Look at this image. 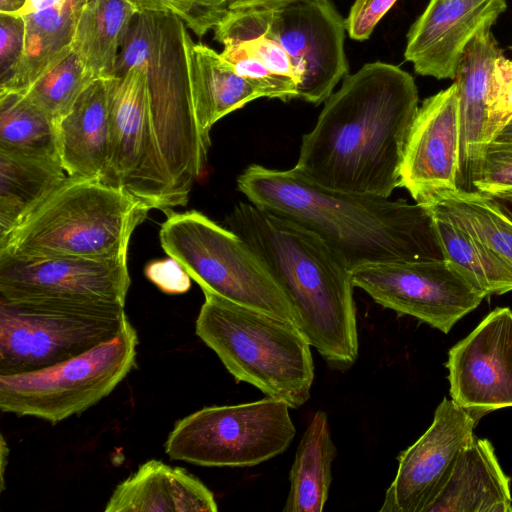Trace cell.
<instances>
[{
	"label": "cell",
	"mask_w": 512,
	"mask_h": 512,
	"mask_svg": "<svg viewBox=\"0 0 512 512\" xmlns=\"http://www.w3.org/2000/svg\"><path fill=\"white\" fill-rule=\"evenodd\" d=\"M419 108L414 78L381 61L344 77L303 135L294 168L324 186L389 198L400 187L406 141Z\"/></svg>",
	"instance_id": "cell-1"
},
{
	"label": "cell",
	"mask_w": 512,
	"mask_h": 512,
	"mask_svg": "<svg viewBox=\"0 0 512 512\" xmlns=\"http://www.w3.org/2000/svg\"><path fill=\"white\" fill-rule=\"evenodd\" d=\"M249 202L318 235L353 269L370 263L443 259L429 207L333 189L296 168L248 166L237 178Z\"/></svg>",
	"instance_id": "cell-2"
},
{
	"label": "cell",
	"mask_w": 512,
	"mask_h": 512,
	"mask_svg": "<svg viewBox=\"0 0 512 512\" xmlns=\"http://www.w3.org/2000/svg\"><path fill=\"white\" fill-rule=\"evenodd\" d=\"M226 224L266 266L309 344L332 369H349L359 348L355 286L340 256L312 231L251 202L236 205Z\"/></svg>",
	"instance_id": "cell-3"
},
{
	"label": "cell",
	"mask_w": 512,
	"mask_h": 512,
	"mask_svg": "<svg viewBox=\"0 0 512 512\" xmlns=\"http://www.w3.org/2000/svg\"><path fill=\"white\" fill-rule=\"evenodd\" d=\"M185 23L175 15L139 12L121 47L115 75L144 70L159 149L182 206L202 175L210 135L201 126L187 67Z\"/></svg>",
	"instance_id": "cell-4"
},
{
	"label": "cell",
	"mask_w": 512,
	"mask_h": 512,
	"mask_svg": "<svg viewBox=\"0 0 512 512\" xmlns=\"http://www.w3.org/2000/svg\"><path fill=\"white\" fill-rule=\"evenodd\" d=\"M151 209L97 179H67L0 237V258L128 256L134 230Z\"/></svg>",
	"instance_id": "cell-5"
},
{
	"label": "cell",
	"mask_w": 512,
	"mask_h": 512,
	"mask_svg": "<svg viewBox=\"0 0 512 512\" xmlns=\"http://www.w3.org/2000/svg\"><path fill=\"white\" fill-rule=\"evenodd\" d=\"M197 336L238 382L249 383L290 408L310 397L311 345L293 323L205 292Z\"/></svg>",
	"instance_id": "cell-6"
},
{
	"label": "cell",
	"mask_w": 512,
	"mask_h": 512,
	"mask_svg": "<svg viewBox=\"0 0 512 512\" xmlns=\"http://www.w3.org/2000/svg\"><path fill=\"white\" fill-rule=\"evenodd\" d=\"M166 213L159 232L161 246L203 293L296 325L287 298L243 239L196 210Z\"/></svg>",
	"instance_id": "cell-7"
},
{
	"label": "cell",
	"mask_w": 512,
	"mask_h": 512,
	"mask_svg": "<svg viewBox=\"0 0 512 512\" xmlns=\"http://www.w3.org/2000/svg\"><path fill=\"white\" fill-rule=\"evenodd\" d=\"M124 305L0 299V375L40 370L108 341L128 320Z\"/></svg>",
	"instance_id": "cell-8"
},
{
	"label": "cell",
	"mask_w": 512,
	"mask_h": 512,
	"mask_svg": "<svg viewBox=\"0 0 512 512\" xmlns=\"http://www.w3.org/2000/svg\"><path fill=\"white\" fill-rule=\"evenodd\" d=\"M138 335L129 319L113 338L69 360L0 375V409L52 425L88 410L137 366Z\"/></svg>",
	"instance_id": "cell-9"
},
{
	"label": "cell",
	"mask_w": 512,
	"mask_h": 512,
	"mask_svg": "<svg viewBox=\"0 0 512 512\" xmlns=\"http://www.w3.org/2000/svg\"><path fill=\"white\" fill-rule=\"evenodd\" d=\"M289 405L265 399L209 406L178 420L166 442L172 460L205 467H245L281 453L295 437Z\"/></svg>",
	"instance_id": "cell-10"
},
{
	"label": "cell",
	"mask_w": 512,
	"mask_h": 512,
	"mask_svg": "<svg viewBox=\"0 0 512 512\" xmlns=\"http://www.w3.org/2000/svg\"><path fill=\"white\" fill-rule=\"evenodd\" d=\"M109 128L107 185L122 189L150 209L182 206L157 142L147 78L134 66L103 79Z\"/></svg>",
	"instance_id": "cell-11"
},
{
	"label": "cell",
	"mask_w": 512,
	"mask_h": 512,
	"mask_svg": "<svg viewBox=\"0 0 512 512\" xmlns=\"http://www.w3.org/2000/svg\"><path fill=\"white\" fill-rule=\"evenodd\" d=\"M355 287L376 303L448 333L485 294L448 259L370 263L351 271Z\"/></svg>",
	"instance_id": "cell-12"
},
{
	"label": "cell",
	"mask_w": 512,
	"mask_h": 512,
	"mask_svg": "<svg viewBox=\"0 0 512 512\" xmlns=\"http://www.w3.org/2000/svg\"><path fill=\"white\" fill-rule=\"evenodd\" d=\"M263 8L268 34L297 72L298 98L314 105L325 102L349 71L345 19L330 0H294Z\"/></svg>",
	"instance_id": "cell-13"
},
{
	"label": "cell",
	"mask_w": 512,
	"mask_h": 512,
	"mask_svg": "<svg viewBox=\"0 0 512 512\" xmlns=\"http://www.w3.org/2000/svg\"><path fill=\"white\" fill-rule=\"evenodd\" d=\"M127 256L111 259L0 258V299L125 304Z\"/></svg>",
	"instance_id": "cell-14"
},
{
	"label": "cell",
	"mask_w": 512,
	"mask_h": 512,
	"mask_svg": "<svg viewBox=\"0 0 512 512\" xmlns=\"http://www.w3.org/2000/svg\"><path fill=\"white\" fill-rule=\"evenodd\" d=\"M480 418L444 398L429 428L398 456V469L381 512H426L446 484Z\"/></svg>",
	"instance_id": "cell-15"
},
{
	"label": "cell",
	"mask_w": 512,
	"mask_h": 512,
	"mask_svg": "<svg viewBox=\"0 0 512 512\" xmlns=\"http://www.w3.org/2000/svg\"><path fill=\"white\" fill-rule=\"evenodd\" d=\"M450 396L481 418L512 407V310L491 311L448 352Z\"/></svg>",
	"instance_id": "cell-16"
},
{
	"label": "cell",
	"mask_w": 512,
	"mask_h": 512,
	"mask_svg": "<svg viewBox=\"0 0 512 512\" xmlns=\"http://www.w3.org/2000/svg\"><path fill=\"white\" fill-rule=\"evenodd\" d=\"M460 113L457 87L426 98L419 106L405 145L400 187L425 205L435 195L458 188Z\"/></svg>",
	"instance_id": "cell-17"
},
{
	"label": "cell",
	"mask_w": 512,
	"mask_h": 512,
	"mask_svg": "<svg viewBox=\"0 0 512 512\" xmlns=\"http://www.w3.org/2000/svg\"><path fill=\"white\" fill-rule=\"evenodd\" d=\"M506 8V0H430L407 34L404 57L421 76L453 80L467 45Z\"/></svg>",
	"instance_id": "cell-18"
},
{
	"label": "cell",
	"mask_w": 512,
	"mask_h": 512,
	"mask_svg": "<svg viewBox=\"0 0 512 512\" xmlns=\"http://www.w3.org/2000/svg\"><path fill=\"white\" fill-rule=\"evenodd\" d=\"M483 26L467 45L454 77L460 113V167L458 188L473 190L488 140V92L495 59L503 54L491 32Z\"/></svg>",
	"instance_id": "cell-19"
},
{
	"label": "cell",
	"mask_w": 512,
	"mask_h": 512,
	"mask_svg": "<svg viewBox=\"0 0 512 512\" xmlns=\"http://www.w3.org/2000/svg\"><path fill=\"white\" fill-rule=\"evenodd\" d=\"M211 490L180 467L151 459L120 483L105 512H216Z\"/></svg>",
	"instance_id": "cell-20"
},
{
	"label": "cell",
	"mask_w": 512,
	"mask_h": 512,
	"mask_svg": "<svg viewBox=\"0 0 512 512\" xmlns=\"http://www.w3.org/2000/svg\"><path fill=\"white\" fill-rule=\"evenodd\" d=\"M426 512H512L510 478L489 440L474 435L464 446Z\"/></svg>",
	"instance_id": "cell-21"
},
{
	"label": "cell",
	"mask_w": 512,
	"mask_h": 512,
	"mask_svg": "<svg viewBox=\"0 0 512 512\" xmlns=\"http://www.w3.org/2000/svg\"><path fill=\"white\" fill-rule=\"evenodd\" d=\"M58 152L69 177L103 181L109 128L103 79L93 81L57 122Z\"/></svg>",
	"instance_id": "cell-22"
},
{
	"label": "cell",
	"mask_w": 512,
	"mask_h": 512,
	"mask_svg": "<svg viewBox=\"0 0 512 512\" xmlns=\"http://www.w3.org/2000/svg\"><path fill=\"white\" fill-rule=\"evenodd\" d=\"M185 50L194 105L207 134L224 116L263 97L260 89L239 75L221 53L195 43L190 34Z\"/></svg>",
	"instance_id": "cell-23"
},
{
	"label": "cell",
	"mask_w": 512,
	"mask_h": 512,
	"mask_svg": "<svg viewBox=\"0 0 512 512\" xmlns=\"http://www.w3.org/2000/svg\"><path fill=\"white\" fill-rule=\"evenodd\" d=\"M139 12L131 0H84L71 46L94 79L115 75L121 47Z\"/></svg>",
	"instance_id": "cell-24"
},
{
	"label": "cell",
	"mask_w": 512,
	"mask_h": 512,
	"mask_svg": "<svg viewBox=\"0 0 512 512\" xmlns=\"http://www.w3.org/2000/svg\"><path fill=\"white\" fill-rule=\"evenodd\" d=\"M67 177L59 157L0 150V237Z\"/></svg>",
	"instance_id": "cell-25"
},
{
	"label": "cell",
	"mask_w": 512,
	"mask_h": 512,
	"mask_svg": "<svg viewBox=\"0 0 512 512\" xmlns=\"http://www.w3.org/2000/svg\"><path fill=\"white\" fill-rule=\"evenodd\" d=\"M336 456L327 414L319 410L310 420L297 447L284 512H321L332 482Z\"/></svg>",
	"instance_id": "cell-26"
},
{
	"label": "cell",
	"mask_w": 512,
	"mask_h": 512,
	"mask_svg": "<svg viewBox=\"0 0 512 512\" xmlns=\"http://www.w3.org/2000/svg\"><path fill=\"white\" fill-rule=\"evenodd\" d=\"M84 0H67L64 4L23 18L24 49L12 77L0 85V91H25L73 39L76 21Z\"/></svg>",
	"instance_id": "cell-27"
},
{
	"label": "cell",
	"mask_w": 512,
	"mask_h": 512,
	"mask_svg": "<svg viewBox=\"0 0 512 512\" xmlns=\"http://www.w3.org/2000/svg\"><path fill=\"white\" fill-rule=\"evenodd\" d=\"M425 206L458 223L512 265V218L496 199L456 188L435 195Z\"/></svg>",
	"instance_id": "cell-28"
},
{
	"label": "cell",
	"mask_w": 512,
	"mask_h": 512,
	"mask_svg": "<svg viewBox=\"0 0 512 512\" xmlns=\"http://www.w3.org/2000/svg\"><path fill=\"white\" fill-rule=\"evenodd\" d=\"M431 212L445 259L464 270L486 297L512 291V265L509 262L452 219Z\"/></svg>",
	"instance_id": "cell-29"
},
{
	"label": "cell",
	"mask_w": 512,
	"mask_h": 512,
	"mask_svg": "<svg viewBox=\"0 0 512 512\" xmlns=\"http://www.w3.org/2000/svg\"><path fill=\"white\" fill-rule=\"evenodd\" d=\"M0 150L59 157L56 122L22 92L0 91Z\"/></svg>",
	"instance_id": "cell-30"
},
{
	"label": "cell",
	"mask_w": 512,
	"mask_h": 512,
	"mask_svg": "<svg viewBox=\"0 0 512 512\" xmlns=\"http://www.w3.org/2000/svg\"><path fill=\"white\" fill-rule=\"evenodd\" d=\"M95 80L70 45L22 93L57 122Z\"/></svg>",
	"instance_id": "cell-31"
},
{
	"label": "cell",
	"mask_w": 512,
	"mask_h": 512,
	"mask_svg": "<svg viewBox=\"0 0 512 512\" xmlns=\"http://www.w3.org/2000/svg\"><path fill=\"white\" fill-rule=\"evenodd\" d=\"M140 12L168 13L180 18L196 36L214 29L228 9V0H131Z\"/></svg>",
	"instance_id": "cell-32"
},
{
	"label": "cell",
	"mask_w": 512,
	"mask_h": 512,
	"mask_svg": "<svg viewBox=\"0 0 512 512\" xmlns=\"http://www.w3.org/2000/svg\"><path fill=\"white\" fill-rule=\"evenodd\" d=\"M222 46V57L239 75L259 88L263 97L282 101L298 98V86L294 81L274 73L236 44L225 43Z\"/></svg>",
	"instance_id": "cell-33"
},
{
	"label": "cell",
	"mask_w": 512,
	"mask_h": 512,
	"mask_svg": "<svg viewBox=\"0 0 512 512\" xmlns=\"http://www.w3.org/2000/svg\"><path fill=\"white\" fill-rule=\"evenodd\" d=\"M473 190L512 202V141L494 139L488 144Z\"/></svg>",
	"instance_id": "cell-34"
},
{
	"label": "cell",
	"mask_w": 512,
	"mask_h": 512,
	"mask_svg": "<svg viewBox=\"0 0 512 512\" xmlns=\"http://www.w3.org/2000/svg\"><path fill=\"white\" fill-rule=\"evenodd\" d=\"M512 121V60L503 54L493 64L488 92V140L492 142Z\"/></svg>",
	"instance_id": "cell-35"
},
{
	"label": "cell",
	"mask_w": 512,
	"mask_h": 512,
	"mask_svg": "<svg viewBox=\"0 0 512 512\" xmlns=\"http://www.w3.org/2000/svg\"><path fill=\"white\" fill-rule=\"evenodd\" d=\"M24 39L23 18L0 13V85L12 77L23 53Z\"/></svg>",
	"instance_id": "cell-36"
},
{
	"label": "cell",
	"mask_w": 512,
	"mask_h": 512,
	"mask_svg": "<svg viewBox=\"0 0 512 512\" xmlns=\"http://www.w3.org/2000/svg\"><path fill=\"white\" fill-rule=\"evenodd\" d=\"M396 2L397 0H355L345 19L349 37L357 41L367 40Z\"/></svg>",
	"instance_id": "cell-37"
},
{
	"label": "cell",
	"mask_w": 512,
	"mask_h": 512,
	"mask_svg": "<svg viewBox=\"0 0 512 512\" xmlns=\"http://www.w3.org/2000/svg\"><path fill=\"white\" fill-rule=\"evenodd\" d=\"M146 277L162 292L183 294L191 287V278L173 258L149 262L145 267Z\"/></svg>",
	"instance_id": "cell-38"
},
{
	"label": "cell",
	"mask_w": 512,
	"mask_h": 512,
	"mask_svg": "<svg viewBox=\"0 0 512 512\" xmlns=\"http://www.w3.org/2000/svg\"><path fill=\"white\" fill-rule=\"evenodd\" d=\"M67 0H26L25 4L17 11L7 14L24 17L26 15L36 13L45 9H49L58 5H62Z\"/></svg>",
	"instance_id": "cell-39"
},
{
	"label": "cell",
	"mask_w": 512,
	"mask_h": 512,
	"mask_svg": "<svg viewBox=\"0 0 512 512\" xmlns=\"http://www.w3.org/2000/svg\"><path fill=\"white\" fill-rule=\"evenodd\" d=\"M291 1L294 0H228V9L253 7L272 8L289 3Z\"/></svg>",
	"instance_id": "cell-40"
},
{
	"label": "cell",
	"mask_w": 512,
	"mask_h": 512,
	"mask_svg": "<svg viewBox=\"0 0 512 512\" xmlns=\"http://www.w3.org/2000/svg\"><path fill=\"white\" fill-rule=\"evenodd\" d=\"M26 0H0V13H10L19 10Z\"/></svg>",
	"instance_id": "cell-41"
},
{
	"label": "cell",
	"mask_w": 512,
	"mask_h": 512,
	"mask_svg": "<svg viewBox=\"0 0 512 512\" xmlns=\"http://www.w3.org/2000/svg\"><path fill=\"white\" fill-rule=\"evenodd\" d=\"M9 449L5 442V439L3 436H1V491L4 490V473H5V466L7 464V457H8Z\"/></svg>",
	"instance_id": "cell-42"
},
{
	"label": "cell",
	"mask_w": 512,
	"mask_h": 512,
	"mask_svg": "<svg viewBox=\"0 0 512 512\" xmlns=\"http://www.w3.org/2000/svg\"><path fill=\"white\" fill-rule=\"evenodd\" d=\"M498 140L512 141V121L508 126L498 135Z\"/></svg>",
	"instance_id": "cell-43"
},
{
	"label": "cell",
	"mask_w": 512,
	"mask_h": 512,
	"mask_svg": "<svg viewBox=\"0 0 512 512\" xmlns=\"http://www.w3.org/2000/svg\"><path fill=\"white\" fill-rule=\"evenodd\" d=\"M508 48L512 51V45H510Z\"/></svg>",
	"instance_id": "cell-44"
}]
</instances>
